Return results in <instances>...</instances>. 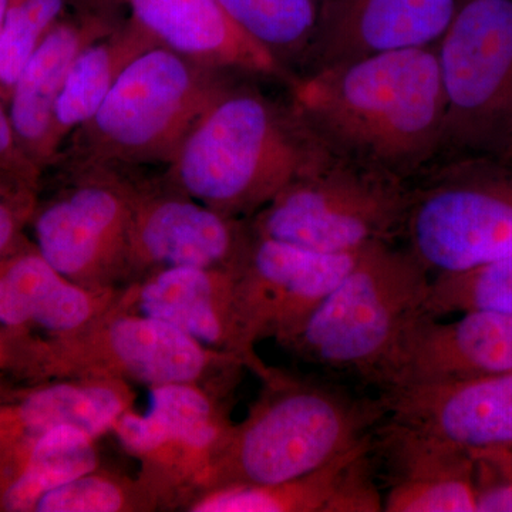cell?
<instances>
[{"label":"cell","mask_w":512,"mask_h":512,"mask_svg":"<svg viewBox=\"0 0 512 512\" xmlns=\"http://www.w3.org/2000/svg\"><path fill=\"white\" fill-rule=\"evenodd\" d=\"M292 110L330 153L407 181L443 151L436 46L306 72L292 83Z\"/></svg>","instance_id":"6da1fadb"},{"label":"cell","mask_w":512,"mask_h":512,"mask_svg":"<svg viewBox=\"0 0 512 512\" xmlns=\"http://www.w3.org/2000/svg\"><path fill=\"white\" fill-rule=\"evenodd\" d=\"M295 111L228 84L167 164L164 181L229 217L249 218L330 156Z\"/></svg>","instance_id":"7a4b0ae2"},{"label":"cell","mask_w":512,"mask_h":512,"mask_svg":"<svg viewBox=\"0 0 512 512\" xmlns=\"http://www.w3.org/2000/svg\"><path fill=\"white\" fill-rule=\"evenodd\" d=\"M261 380L254 406L215 450L198 497L311 473L373 436L386 417L380 394L356 396L339 384L274 367Z\"/></svg>","instance_id":"3957f363"},{"label":"cell","mask_w":512,"mask_h":512,"mask_svg":"<svg viewBox=\"0 0 512 512\" xmlns=\"http://www.w3.org/2000/svg\"><path fill=\"white\" fill-rule=\"evenodd\" d=\"M430 285L429 271L406 248L392 242L367 245L284 348L303 362L382 392L407 339L430 318Z\"/></svg>","instance_id":"277c9868"},{"label":"cell","mask_w":512,"mask_h":512,"mask_svg":"<svg viewBox=\"0 0 512 512\" xmlns=\"http://www.w3.org/2000/svg\"><path fill=\"white\" fill-rule=\"evenodd\" d=\"M6 370L29 382L121 380L157 387L198 384L231 394L247 369L237 357L201 345L184 332L113 306L89 325L57 336L6 338Z\"/></svg>","instance_id":"5b68a950"},{"label":"cell","mask_w":512,"mask_h":512,"mask_svg":"<svg viewBox=\"0 0 512 512\" xmlns=\"http://www.w3.org/2000/svg\"><path fill=\"white\" fill-rule=\"evenodd\" d=\"M228 84L222 70L167 47H150L120 74L92 120L69 138L73 164L130 171L167 165Z\"/></svg>","instance_id":"8992f818"},{"label":"cell","mask_w":512,"mask_h":512,"mask_svg":"<svg viewBox=\"0 0 512 512\" xmlns=\"http://www.w3.org/2000/svg\"><path fill=\"white\" fill-rule=\"evenodd\" d=\"M413 187L330 154L249 218L256 237L323 254L353 252L402 238Z\"/></svg>","instance_id":"52a82bcc"},{"label":"cell","mask_w":512,"mask_h":512,"mask_svg":"<svg viewBox=\"0 0 512 512\" xmlns=\"http://www.w3.org/2000/svg\"><path fill=\"white\" fill-rule=\"evenodd\" d=\"M436 50L443 151L512 160V0H463Z\"/></svg>","instance_id":"ba28073f"},{"label":"cell","mask_w":512,"mask_h":512,"mask_svg":"<svg viewBox=\"0 0 512 512\" xmlns=\"http://www.w3.org/2000/svg\"><path fill=\"white\" fill-rule=\"evenodd\" d=\"M404 248L431 278L512 252V160L461 157L413 188Z\"/></svg>","instance_id":"9c48e42d"},{"label":"cell","mask_w":512,"mask_h":512,"mask_svg":"<svg viewBox=\"0 0 512 512\" xmlns=\"http://www.w3.org/2000/svg\"><path fill=\"white\" fill-rule=\"evenodd\" d=\"M137 183L130 170L73 164L72 183L37 201L30 220L36 251L90 291L126 285Z\"/></svg>","instance_id":"30bf717a"},{"label":"cell","mask_w":512,"mask_h":512,"mask_svg":"<svg viewBox=\"0 0 512 512\" xmlns=\"http://www.w3.org/2000/svg\"><path fill=\"white\" fill-rule=\"evenodd\" d=\"M251 222L229 217L163 180L138 178L128 282L165 268L241 272L254 245Z\"/></svg>","instance_id":"8fae6325"},{"label":"cell","mask_w":512,"mask_h":512,"mask_svg":"<svg viewBox=\"0 0 512 512\" xmlns=\"http://www.w3.org/2000/svg\"><path fill=\"white\" fill-rule=\"evenodd\" d=\"M238 275L192 266L160 269L120 286L113 308L168 323L207 348L237 357L261 379L269 366L256 353Z\"/></svg>","instance_id":"7c38bea8"},{"label":"cell","mask_w":512,"mask_h":512,"mask_svg":"<svg viewBox=\"0 0 512 512\" xmlns=\"http://www.w3.org/2000/svg\"><path fill=\"white\" fill-rule=\"evenodd\" d=\"M362 249L323 254L255 235L238 275L242 311L255 342L274 338L284 346L298 335L348 275Z\"/></svg>","instance_id":"4fadbf2b"},{"label":"cell","mask_w":512,"mask_h":512,"mask_svg":"<svg viewBox=\"0 0 512 512\" xmlns=\"http://www.w3.org/2000/svg\"><path fill=\"white\" fill-rule=\"evenodd\" d=\"M384 421L468 453L512 448V372L380 392Z\"/></svg>","instance_id":"5bb4252c"},{"label":"cell","mask_w":512,"mask_h":512,"mask_svg":"<svg viewBox=\"0 0 512 512\" xmlns=\"http://www.w3.org/2000/svg\"><path fill=\"white\" fill-rule=\"evenodd\" d=\"M463 0H319L311 70L350 60L437 46Z\"/></svg>","instance_id":"9a60e30c"},{"label":"cell","mask_w":512,"mask_h":512,"mask_svg":"<svg viewBox=\"0 0 512 512\" xmlns=\"http://www.w3.org/2000/svg\"><path fill=\"white\" fill-rule=\"evenodd\" d=\"M157 45L222 72L281 76L284 67L228 18L217 0H93Z\"/></svg>","instance_id":"2e32d148"},{"label":"cell","mask_w":512,"mask_h":512,"mask_svg":"<svg viewBox=\"0 0 512 512\" xmlns=\"http://www.w3.org/2000/svg\"><path fill=\"white\" fill-rule=\"evenodd\" d=\"M375 434L325 466L284 483L228 487L188 505L190 512H379Z\"/></svg>","instance_id":"e0dca14e"},{"label":"cell","mask_w":512,"mask_h":512,"mask_svg":"<svg viewBox=\"0 0 512 512\" xmlns=\"http://www.w3.org/2000/svg\"><path fill=\"white\" fill-rule=\"evenodd\" d=\"M507 372H512V313L470 311L448 323L430 316L407 339L382 392Z\"/></svg>","instance_id":"ac0fdd59"},{"label":"cell","mask_w":512,"mask_h":512,"mask_svg":"<svg viewBox=\"0 0 512 512\" xmlns=\"http://www.w3.org/2000/svg\"><path fill=\"white\" fill-rule=\"evenodd\" d=\"M117 289L74 284L30 244L0 258V330L5 338L74 332L109 311Z\"/></svg>","instance_id":"d6986e66"},{"label":"cell","mask_w":512,"mask_h":512,"mask_svg":"<svg viewBox=\"0 0 512 512\" xmlns=\"http://www.w3.org/2000/svg\"><path fill=\"white\" fill-rule=\"evenodd\" d=\"M119 19L92 8L64 15L47 33L20 72L8 97L9 116L20 146L40 168L55 163L53 117L70 67L84 47L106 35Z\"/></svg>","instance_id":"ffe728a7"},{"label":"cell","mask_w":512,"mask_h":512,"mask_svg":"<svg viewBox=\"0 0 512 512\" xmlns=\"http://www.w3.org/2000/svg\"><path fill=\"white\" fill-rule=\"evenodd\" d=\"M375 448L389 464L387 512H476L474 457L382 421Z\"/></svg>","instance_id":"44dd1931"},{"label":"cell","mask_w":512,"mask_h":512,"mask_svg":"<svg viewBox=\"0 0 512 512\" xmlns=\"http://www.w3.org/2000/svg\"><path fill=\"white\" fill-rule=\"evenodd\" d=\"M131 384L121 380L56 379L0 394V443L74 427L94 439L133 409Z\"/></svg>","instance_id":"7402d4cb"},{"label":"cell","mask_w":512,"mask_h":512,"mask_svg":"<svg viewBox=\"0 0 512 512\" xmlns=\"http://www.w3.org/2000/svg\"><path fill=\"white\" fill-rule=\"evenodd\" d=\"M96 440L57 427L0 443V512H33L47 491L99 468Z\"/></svg>","instance_id":"603a6c76"},{"label":"cell","mask_w":512,"mask_h":512,"mask_svg":"<svg viewBox=\"0 0 512 512\" xmlns=\"http://www.w3.org/2000/svg\"><path fill=\"white\" fill-rule=\"evenodd\" d=\"M228 396L198 384L151 387L150 412L128 410L113 430L123 447L138 458L170 441H190L215 453L232 426Z\"/></svg>","instance_id":"cb8c5ba5"},{"label":"cell","mask_w":512,"mask_h":512,"mask_svg":"<svg viewBox=\"0 0 512 512\" xmlns=\"http://www.w3.org/2000/svg\"><path fill=\"white\" fill-rule=\"evenodd\" d=\"M153 46L160 45L119 19L110 32L84 47L70 67L56 104L52 138L57 157L67 140L92 120L128 64Z\"/></svg>","instance_id":"d4e9b609"},{"label":"cell","mask_w":512,"mask_h":512,"mask_svg":"<svg viewBox=\"0 0 512 512\" xmlns=\"http://www.w3.org/2000/svg\"><path fill=\"white\" fill-rule=\"evenodd\" d=\"M228 18L278 60L306 62L319 23V0H217Z\"/></svg>","instance_id":"484cf974"},{"label":"cell","mask_w":512,"mask_h":512,"mask_svg":"<svg viewBox=\"0 0 512 512\" xmlns=\"http://www.w3.org/2000/svg\"><path fill=\"white\" fill-rule=\"evenodd\" d=\"M163 510L160 498L140 476L89 471L47 491L33 512H150Z\"/></svg>","instance_id":"4316f807"},{"label":"cell","mask_w":512,"mask_h":512,"mask_svg":"<svg viewBox=\"0 0 512 512\" xmlns=\"http://www.w3.org/2000/svg\"><path fill=\"white\" fill-rule=\"evenodd\" d=\"M430 316L493 311L512 313V252L460 274L431 278Z\"/></svg>","instance_id":"83f0119b"},{"label":"cell","mask_w":512,"mask_h":512,"mask_svg":"<svg viewBox=\"0 0 512 512\" xmlns=\"http://www.w3.org/2000/svg\"><path fill=\"white\" fill-rule=\"evenodd\" d=\"M69 0H9L0 32V97L13 84L47 33L63 18Z\"/></svg>","instance_id":"f1b7e54d"},{"label":"cell","mask_w":512,"mask_h":512,"mask_svg":"<svg viewBox=\"0 0 512 512\" xmlns=\"http://www.w3.org/2000/svg\"><path fill=\"white\" fill-rule=\"evenodd\" d=\"M471 454L476 512H512V451L487 450Z\"/></svg>","instance_id":"f546056e"},{"label":"cell","mask_w":512,"mask_h":512,"mask_svg":"<svg viewBox=\"0 0 512 512\" xmlns=\"http://www.w3.org/2000/svg\"><path fill=\"white\" fill-rule=\"evenodd\" d=\"M40 174L42 168L20 146L9 111L0 101V181L39 188Z\"/></svg>","instance_id":"4dcf8cb0"},{"label":"cell","mask_w":512,"mask_h":512,"mask_svg":"<svg viewBox=\"0 0 512 512\" xmlns=\"http://www.w3.org/2000/svg\"><path fill=\"white\" fill-rule=\"evenodd\" d=\"M6 363H8V346H6L5 335L0 330V372L6 370Z\"/></svg>","instance_id":"1f68e13d"},{"label":"cell","mask_w":512,"mask_h":512,"mask_svg":"<svg viewBox=\"0 0 512 512\" xmlns=\"http://www.w3.org/2000/svg\"><path fill=\"white\" fill-rule=\"evenodd\" d=\"M9 0H0V32H2L3 23H5L6 12H8Z\"/></svg>","instance_id":"d6a6232c"},{"label":"cell","mask_w":512,"mask_h":512,"mask_svg":"<svg viewBox=\"0 0 512 512\" xmlns=\"http://www.w3.org/2000/svg\"><path fill=\"white\" fill-rule=\"evenodd\" d=\"M10 386H8V384L5 383V380L2 379V377H0V394H3L6 392V390L9 389Z\"/></svg>","instance_id":"836d02e7"},{"label":"cell","mask_w":512,"mask_h":512,"mask_svg":"<svg viewBox=\"0 0 512 512\" xmlns=\"http://www.w3.org/2000/svg\"><path fill=\"white\" fill-rule=\"evenodd\" d=\"M511 451H512V448H511Z\"/></svg>","instance_id":"e575fe53"}]
</instances>
